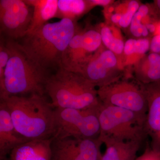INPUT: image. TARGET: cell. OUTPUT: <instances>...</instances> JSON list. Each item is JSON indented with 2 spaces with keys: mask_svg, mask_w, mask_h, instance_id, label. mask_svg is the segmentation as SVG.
<instances>
[{
  "mask_svg": "<svg viewBox=\"0 0 160 160\" xmlns=\"http://www.w3.org/2000/svg\"><path fill=\"white\" fill-rule=\"evenodd\" d=\"M153 9L155 14L158 17H160V0L154 1Z\"/></svg>",
  "mask_w": 160,
  "mask_h": 160,
  "instance_id": "28",
  "label": "cell"
},
{
  "mask_svg": "<svg viewBox=\"0 0 160 160\" xmlns=\"http://www.w3.org/2000/svg\"><path fill=\"white\" fill-rule=\"evenodd\" d=\"M0 160H9V158L7 157L4 158L2 159H0Z\"/></svg>",
  "mask_w": 160,
  "mask_h": 160,
  "instance_id": "30",
  "label": "cell"
},
{
  "mask_svg": "<svg viewBox=\"0 0 160 160\" xmlns=\"http://www.w3.org/2000/svg\"><path fill=\"white\" fill-rule=\"evenodd\" d=\"M79 27L77 22L63 19L46 23L16 42L32 62L50 75L61 68L63 54Z\"/></svg>",
  "mask_w": 160,
  "mask_h": 160,
  "instance_id": "1",
  "label": "cell"
},
{
  "mask_svg": "<svg viewBox=\"0 0 160 160\" xmlns=\"http://www.w3.org/2000/svg\"><path fill=\"white\" fill-rule=\"evenodd\" d=\"M151 52L160 53V36L159 35H154L152 38L150 42V48Z\"/></svg>",
  "mask_w": 160,
  "mask_h": 160,
  "instance_id": "24",
  "label": "cell"
},
{
  "mask_svg": "<svg viewBox=\"0 0 160 160\" xmlns=\"http://www.w3.org/2000/svg\"><path fill=\"white\" fill-rule=\"evenodd\" d=\"M155 34L159 35L160 36V23L158 24L157 29L156 32Z\"/></svg>",
  "mask_w": 160,
  "mask_h": 160,
  "instance_id": "29",
  "label": "cell"
},
{
  "mask_svg": "<svg viewBox=\"0 0 160 160\" xmlns=\"http://www.w3.org/2000/svg\"><path fill=\"white\" fill-rule=\"evenodd\" d=\"M104 47L117 57L120 66L124 67V50L125 42L118 30L106 24H100L97 27Z\"/></svg>",
  "mask_w": 160,
  "mask_h": 160,
  "instance_id": "16",
  "label": "cell"
},
{
  "mask_svg": "<svg viewBox=\"0 0 160 160\" xmlns=\"http://www.w3.org/2000/svg\"><path fill=\"white\" fill-rule=\"evenodd\" d=\"M99 139H80L54 136L51 144V160H102Z\"/></svg>",
  "mask_w": 160,
  "mask_h": 160,
  "instance_id": "9",
  "label": "cell"
},
{
  "mask_svg": "<svg viewBox=\"0 0 160 160\" xmlns=\"http://www.w3.org/2000/svg\"><path fill=\"white\" fill-rule=\"evenodd\" d=\"M146 59L152 65L156 66L160 69V54L150 52L145 55Z\"/></svg>",
  "mask_w": 160,
  "mask_h": 160,
  "instance_id": "25",
  "label": "cell"
},
{
  "mask_svg": "<svg viewBox=\"0 0 160 160\" xmlns=\"http://www.w3.org/2000/svg\"><path fill=\"white\" fill-rule=\"evenodd\" d=\"M122 69L117 57L103 46L86 63L79 74L100 88L119 80Z\"/></svg>",
  "mask_w": 160,
  "mask_h": 160,
  "instance_id": "10",
  "label": "cell"
},
{
  "mask_svg": "<svg viewBox=\"0 0 160 160\" xmlns=\"http://www.w3.org/2000/svg\"><path fill=\"white\" fill-rule=\"evenodd\" d=\"M10 57V51L6 38L1 36L0 42V86L4 82V73L7 63Z\"/></svg>",
  "mask_w": 160,
  "mask_h": 160,
  "instance_id": "22",
  "label": "cell"
},
{
  "mask_svg": "<svg viewBox=\"0 0 160 160\" xmlns=\"http://www.w3.org/2000/svg\"><path fill=\"white\" fill-rule=\"evenodd\" d=\"M53 137L28 141L14 148L9 160H51V144Z\"/></svg>",
  "mask_w": 160,
  "mask_h": 160,
  "instance_id": "13",
  "label": "cell"
},
{
  "mask_svg": "<svg viewBox=\"0 0 160 160\" xmlns=\"http://www.w3.org/2000/svg\"><path fill=\"white\" fill-rule=\"evenodd\" d=\"M5 38L10 57L5 69L4 82L0 86V101L11 96L45 95V85L50 74L32 62L16 41Z\"/></svg>",
  "mask_w": 160,
  "mask_h": 160,
  "instance_id": "4",
  "label": "cell"
},
{
  "mask_svg": "<svg viewBox=\"0 0 160 160\" xmlns=\"http://www.w3.org/2000/svg\"><path fill=\"white\" fill-rule=\"evenodd\" d=\"M135 160H160V152L147 146L142 154L137 157Z\"/></svg>",
  "mask_w": 160,
  "mask_h": 160,
  "instance_id": "23",
  "label": "cell"
},
{
  "mask_svg": "<svg viewBox=\"0 0 160 160\" xmlns=\"http://www.w3.org/2000/svg\"><path fill=\"white\" fill-rule=\"evenodd\" d=\"M100 105L86 109H55L54 136L80 139L98 138L101 131L98 118Z\"/></svg>",
  "mask_w": 160,
  "mask_h": 160,
  "instance_id": "6",
  "label": "cell"
},
{
  "mask_svg": "<svg viewBox=\"0 0 160 160\" xmlns=\"http://www.w3.org/2000/svg\"><path fill=\"white\" fill-rule=\"evenodd\" d=\"M133 71L141 84L160 83V68L149 62L145 56L134 65Z\"/></svg>",
  "mask_w": 160,
  "mask_h": 160,
  "instance_id": "19",
  "label": "cell"
},
{
  "mask_svg": "<svg viewBox=\"0 0 160 160\" xmlns=\"http://www.w3.org/2000/svg\"><path fill=\"white\" fill-rule=\"evenodd\" d=\"M122 12H117L113 13L110 16V21L112 22L115 24H118L121 18H122Z\"/></svg>",
  "mask_w": 160,
  "mask_h": 160,
  "instance_id": "27",
  "label": "cell"
},
{
  "mask_svg": "<svg viewBox=\"0 0 160 160\" xmlns=\"http://www.w3.org/2000/svg\"><path fill=\"white\" fill-rule=\"evenodd\" d=\"M147 100V112L144 129L151 139L150 146L160 152V83H139Z\"/></svg>",
  "mask_w": 160,
  "mask_h": 160,
  "instance_id": "11",
  "label": "cell"
},
{
  "mask_svg": "<svg viewBox=\"0 0 160 160\" xmlns=\"http://www.w3.org/2000/svg\"><path fill=\"white\" fill-rule=\"evenodd\" d=\"M99 98L103 104L130 110L146 119L147 102L140 84L127 78L100 87L98 89Z\"/></svg>",
  "mask_w": 160,
  "mask_h": 160,
  "instance_id": "7",
  "label": "cell"
},
{
  "mask_svg": "<svg viewBox=\"0 0 160 160\" xmlns=\"http://www.w3.org/2000/svg\"><path fill=\"white\" fill-rule=\"evenodd\" d=\"M33 9L30 26L26 34L31 33L56 17L58 0H25Z\"/></svg>",
  "mask_w": 160,
  "mask_h": 160,
  "instance_id": "15",
  "label": "cell"
},
{
  "mask_svg": "<svg viewBox=\"0 0 160 160\" xmlns=\"http://www.w3.org/2000/svg\"><path fill=\"white\" fill-rule=\"evenodd\" d=\"M33 9L25 0L0 1L1 35L17 41L27 33L32 18Z\"/></svg>",
  "mask_w": 160,
  "mask_h": 160,
  "instance_id": "8",
  "label": "cell"
},
{
  "mask_svg": "<svg viewBox=\"0 0 160 160\" xmlns=\"http://www.w3.org/2000/svg\"><path fill=\"white\" fill-rule=\"evenodd\" d=\"M98 118L101 130L99 137L142 142L147 136L145 119L130 110L101 102Z\"/></svg>",
  "mask_w": 160,
  "mask_h": 160,
  "instance_id": "5",
  "label": "cell"
},
{
  "mask_svg": "<svg viewBox=\"0 0 160 160\" xmlns=\"http://www.w3.org/2000/svg\"><path fill=\"white\" fill-rule=\"evenodd\" d=\"M90 3L94 7L96 6H102L105 8L109 7L113 3V1L111 0H89Z\"/></svg>",
  "mask_w": 160,
  "mask_h": 160,
  "instance_id": "26",
  "label": "cell"
},
{
  "mask_svg": "<svg viewBox=\"0 0 160 160\" xmlns=\"http://www.w3.org/2000/svg\"><path fill=\"white\" fill-rule=\"evenodd\" d=\"M6 103L18 133L29 141L46 139L56 133L54 108L45 95L11 96Z\"/></svg>",
  "mask_w": 160,
  "mask_h": 160,
  "instance_id": "2",
  "label": "cell"
},
{
  "mask_svg": "<svg viewBox=\"0 0 160 160\" xmlns=\"http://www.w3.org/2000/svg\"><path fill=\"white\" fill-rule=\"evenodd\" d=\"M149 11V7L146 5L140 6L132 21L129 26V30L131 34L136 38H142L143 29L146 25L142 23V21L148 15Z\"/></svg>",
  "mask_w": 160,
  "mask_h": 160,
  "instance_id": "20",
  "label": "cell"
},
{
  "mask_svg": "<svg viewBox=\"0 0 160 160\" xmlns=\"http://www.w3.org/2000/svg\"><path fill=\"white\" fill-rule=\"evenodd\" d=\"M96 87L81 75L61 67L47 78L45 92L54 109H86L101 104Z\"/></svg>",
  "mask_w": 160,
  "mask_h": 160,
  "instance_id": "3",
  "label": "cell"
},
{
  "mask_svg": "<svg viewBox=\"0 0 160 160\" xmlns=\"http://www.w3.org/2000/svg\"><path fill=\"white\" fill-rule=\"evenodd\" d=\"M28 141L16 131L6 103L0 101V159L7 157L16 147Z\"/></svg>",
  "mask_w": 160,
  "mask_h": 160,
  "instance_id": "12",
  "label": "cell"
},
{
  "mask_svg": "<svg viewBox=\"0 0 160 160\" xmlns=\"http://www.w3.org/2000/svg\"><path fill=\"white\" fill-rule=\"evenodd\" d=\"M106 150L102 160H135L142 142L114 139L107 137H98Z\"/></svg>",
  "mask_w": 160,
  "mask_h": 160,
  "instance_id": "14",
  "label": "cell"
},
{
  "mask_svg": "<svg viewBox=\"0 0 160 160\" xmlns=\"http://www.w3.org/2000/svg\"></svg>",
  "mask_w": 160,
  "mask_h": 160,
  "instance_id": "31",
  "label": "cell"
},
{
  "mask_svg": "<svg viewBox=\"0 0 160 160\" xmlns=\"http://www.w3.org/2000/svg\"><path fill=\"white\" fill-rule=\"evenodd\" d=\"M93 7L89 0H58L56 17L77 22Z\"/></svg>",
  "mask_w": 160,
  "mask_h": 160,
  "instance_id": "17",
  "label": "cell"
},
{
  "mask_svg": "<svg viewBox=\"0 0 160 160\" xmlns=\"http://www.w3.org/2000/svg\"><path fill=\"white\" fill-rule=\"evenodd\" d=\"M140 6V3L137 1L132 0L127 2L126 6V9L122 12V18L118 26L122 28L129 27Z\"/></svg>",
  "mask_w": 160,
  "mask_h": 160,
  "instance_id": "21",
  "label": "cell"
},
{
  "mask_svg": "<svg viewBox=\"0 0 160 160\" xmlns=\"http://www.w3.org/2000/svg\"><path fill=\"white\" fill-rule=\"evenodd\" d=\"M148 38H130L125 42L124 50V66L134 65L146 55L150 48Z\"/></svg>",
  "mask_w": 160,
  "mask_h": 160,
  "instance_id": "18",
  "label": "cell"
}]
</instances>
